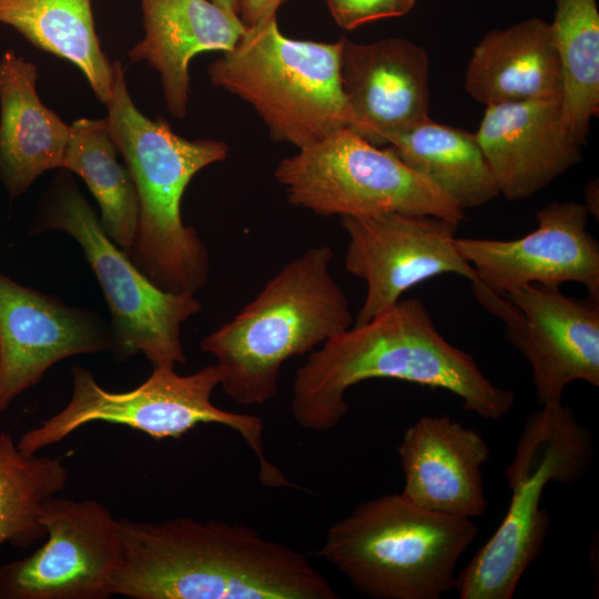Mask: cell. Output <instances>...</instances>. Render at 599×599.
I'll list each match as a JSON object with an SVG mask.
<instances>
[{"label":"cell","mask_w":599,"mask_h":599,"mask_svg":"<svg viewBox=\"0 0 599 599\" xmlns=\"http://www.w3.org/2000/svg\"><path fill=\"white\" fill-rule=\"evenodd\" d=\"M478 528L424 509L402 494L363 502L327 530L315 556L374 599H438L456 588L457 566Z\"/></svg>","instance_id":"5b68a950"},{"label":"cell","mask_w":599,"mask_h":599,"mask_svg":"<svg viewBox=\"0 0 599 599\" xmlns=\"http://www.w3.org/2000/svg\"><path fill=\"white\" fill-rule=\"evenodd\" d=\"M465 89L486 105L561 101L564 81L550 22L529 18L486 33L470 55Z\"/></svg>","instance_id":"44dd1931"},{"label":"cell","mask_w":599,"mask_h":599,"mask_svg":"<svg viewBox=\"0 0 599 599\" xmlns=\"http://www.w3.org/2000/svg\"><path fill=\"white\" fill-rule=\"evenodd\" d=\"M341 83L349 128L374 145L428 119L426 51L403 38L372 43L341 38Z\"/></svg>","instance_id":"2e32d148"},{"label":"cell","mask_w":599,"mask_h":599,"mask_svg":"<svg viewBox=\"0 0 599 599\" xmlns=\"http://www.w3.org/2000/svg\"><path fill=\"white\" fill-rule=\"evenodd\" d=\"M71 376L69 403L17 441L23 454H37L94 422L128 426L156 439L180 437L200 424H219L237 432L252 449L264 486H293L265 455L262 419L227 412L212 403V394L220 385L215 363L186 376L179 375L175 368L155 367L140 386L126 392L103 388L93 374L81 366H72Z\"/></svg>","instance_id":"ba28073f"},{"label":"cell","mask_w":599,"mask_h":599,"mask_svg":"<svg viewBox=\"0 0 599 599\" xmlns=\"http://www.w3.org/2000/svg\"><path fill=\"white\" fill-rule=\"evenodd\" d=\"M285 1H287V0H283V2H285Z\"/></svg>","instance_id":"4dcf8cb0"},{"label":"cell","mask_w":599,"mask_h":599,"mask_svg":"<svg viewBox=\"0 0 599 599\" xmlns=\"http://www.w3.org/2000/svg\"><path fill=\"white\" fill-rule=\"evenodd\" d=\"M227 13L240 18L238 16V0H211Z\"/></svg>","instance_id":"f546056e"},{"label":"cell","mask_w":599,"mask_h":599,"mask_svg":"<svg viewBox=\"0 0 599 599\" xmlns=\"http://www.w3.org/2000/svg\"><path fill=\"white\" fill-rule=\"evenodd\" d=\"M335 22L345 30L408 13L416 0H326Z\"/></svg>","instance_id":"4316f807"},{"label":"cell","mask_w":599,"mask_h":599,"mask_svg":"<svg viewBox=\"0 0 599 599\" xmlns=\"http://www.w3.org/2000/svg\"><path fill=\"white\" fill-rule=\"evenodd\" d=\"M144 37L128 53L160 75L165 105L179 120L186 116L191 60L207 51L226 52L245 27L240 18L211 0H139Z\"/></svg>","instance_id":"d6986e66"},{"label":"cell","mask_w":599,"mask_h":599,"mask_svg":"<svg viewBox=\"0 0 599 599\" xmlns=\"http://www.w3.org/2000/svg\"><path fill=\"white\" fill-rule=\"evenodd\" d=\"M48 539L0 566V599H105L121 560L120 519L102 504L58 496L42 509Z\"/></svg>","instance_id":"7c38bea8"},{"label":"cell","mask_w":599,"mask_h":599,"mask_svg":"<svg viewBox=\"0 0 599 599\" xmlns=\"http://www.w3.org/2000/svg\"><path fill=\"white\" fill-rule=\"evenodd\" d=\"M475 135L499 194L509 201L532 196L581 160L582 144L561 101L487 105Z\"/></svg>","instance_id":"e0dca14e"},{"label":"cell","mask_w":599,"mask_h":599,"mask_svg":"<svg viewBox=\"0 0 599 599\" xmlns=\"http://www.w3.org/2000/svg\"><path fill=\"white\" fill-rule=\"evenodd\" d=\"M598 181L593 180L585 186V203L583 205L588 210L589 214L596 215L598 219Z\"/></svg>","instance_id":"f1b7e54d"},{"label":"cell","mask_w":599,"mask_h":599,"mask_svg":"<svg viewBox=\"0 0 599 599\" xmlns=\"http://www.w3.org/2000/svg\"><path fill=\"white\" fill-rule=\"evenodd\" d=\"M477 301L506 326L526 358L541 405L561 402L573 382L599 386V300L566 296L558 286L529 284L507 294L471 285Z\"/></svg>","instance_id":"8fae6325"},{"label":"cell","mask_w":599,"mask_h":599,"mask_svg":"<svg viewBox=\"0 0 599 599\" xmlns=\"http://www.w3.org/2000/svg\"><path fill=\"white\" fill-rule=\"evenodd\" d=\"M386 146L461 210L499 195L476 135L463 129L428 119L393 136Z\"/></svg>","instance_id":"603a6c76"},{"label":"cell","mask_w":599,"mask_h":599,"mask_svg":"<svg viewBox=\"0 0 599 599\" xmlns=\"http://www.w3.org/2000/svg\"><path fill=\"white\" fill-rule=\"evenodd\" d=\"M70 128L61 169L84 181L99 205L103 231L128 253L134 241L139 202L131 173L118 160L108 119L82 118Z\"/></svg>","instance_id":"cb8c5ba5"},{"label":"cell","mask_w":599,"mask_h":599,"mask_svg":"<svg viewBox=\"0 0 599 599\" xmlns=\"http://www.w3.org/2000/svg\"><path fill=\"white\" fill-rule=\"evenodd\" d=\"M589 212L573 201L551 202L536 214L537 227L516 240L456 238L478 283L496 294L529 284L579 283L599 300V243L588 232Z\"/></svg>","instance_id":"5bb4252c"},{"label":"cell","mask_w":599,"mask_h":599,"mask_svg":"<svg viewBox=\"0 0 599 599\" xmlns=\"http://www.w3.org/2000/svg\"><path fill=\"white\" fill-rule=\"evenodd\" d=\"M459 223L423 214L389 212L343 216L348 235L345 267L366 282L365 301L353 326L394 306L410 287L441 274L478 283L456 245Z\"/></svg>","instance_id":"4fadbf2b"},{"label":"cell","mask_w":599,"mask_h":599,"mask_svg":"<svg viewBox=\"0 0 599 599\" xmlns=\"http://www.w3.org/2000/svg\"><path fill=\"white\" fill-rule=\"evenodd\" d=\"M110 325L0 273V414L58 362L111 351Z\"/></svg>","instance_id":"9a60e30c"},{"label":"cell","mask_w":599,"mask_h":599,"mask_svg":"<svg viewBox=\"0 0 599 599\" xmlns=\"http://www.w3.org/2000/svg\"><path fill=\"white\" fill-rule=\"evenodd\" d=\"M274 175L291 204L322 216L399 212L457 223L465 217L389 146L374 145L348 128L283 159Z\"/></svg>","instance_id":"30bf717a"},{"label":"cell","mask_w":599,"mask_h":599,"mask_svg":"<svg viewBox=\"0 0 599 599\" xmlns=\"http://www.w3.org/2000/svg\"><path fill=\"white\" fill-rule=\"evenodd\" d=\"M334 252L313 246L271 277L232 319L200 342L223 392L241 405H264L282 366L351 328L348 298L331 273Z\"/></svg>","instance_id":"277c9868"},{"label":"cell","mask_w":599,"mask_h":599,"mask_svg":"<svg viewBox=\"0 0 599 599\" xmlns=\"http://www.w3.org/2000/svg\"><path fill=\"white\" fill-rule=\"evenodd\" d=\"M525 422L505 469L508 509L493 536L457 575L460 599H510L526 569L542 552L550 516L541 508L545 487L581 479L592 458V439L562 402L541 405Z\"/></svg>","instance_id":"52a82bcc"},{"label":"cell","mask_w":599,"mask_h":599,"mask_svg":"<svg viewBox=\"0 0 599 599\" xmlns=\"http://www.w3.org/2000/svg\"><path fill=\"white\" fill-rule=\"evenodd\" d=\"M111 139L134 182L139 217L126 253L156 286L195 294L210 276V256L199 233L185 225L181 203L191 180L226 159L229 145L214 139H185L161 118L145 116L129 92L122 62L113 61L105 103Z\"/></svg>","instance_id":"3957f363"},{"label":"cell","mask_w":599,"mask_h":599,"mask_svg":"<svg viewBox=\"0 0 599 599\" xmlns=\"http://www.w3.org/2000/svg\"><path fill=\"white\" fill-rule=\"evenodd\" d=\"M407 500L424 509L473 519L487 501L483 467L490 449L474 429L448 415L423 416L405 430L398 446Z\"/></svg>","instance_id":"ac0fdd59"},{"label":"cell","mask_w":599,"mask_h":599,"mask_svg":"<svg viewBox=\"0 0 599 599\" xmlns=\"http://www.w3.org/2000/svg\"><path fill=\"white\" fill-rule=\"evenodd\" d=\"M550 23L562 81L564 118L583 144L599 112V10L596 0H555Z\"/></svg>","instance_id":"d4e9b609"},{"label":"cell","mask_w":599,"mask_h":599,"mask_svg":"<svg viewBox=\"0 0 599 599\" xmlns=\"http://www.w3.org/2000/svg\"><path fill=\"white\" fill-rule=\"evenodd\" d=\"M37 79L35 63L13 50L0 58V181L10 199L61 169L70 139V124L40 100Z\"/></svg>","instance_id":"ffe728a7"},{"label":"cell","mask_w":599,"mask_h":599,"mask_svg":"<svg viewBox=\"0 0 599 599\" xmlns=\"http://www.w3.org/2000/svg\"><path fill=\"white\" fill-rule=\"evenodd\" d=\"M0 23L38 49L73 63L97 98L108 102L113 61L100 44L91 0H0Z\"/></svg>","instance_id":"7402d4cb"},{"label":"cell","mask_w":599,"mask_h":599,"mask_svg":"<svg viewBox=\"0 0 599 599\" xmlns=\"http://www.w3.org/2000/svg\"><path fill=\"white\" fill-rule=\"evenodd\" d=\"M372 378L447 390L466 410L488 420L502 418L516 402L510 389L484 375L473 356L447 342L424 304L410 297L309 354L294 378L293 418L308 430L334 428L349 409L348 388Z\"/></svg>","instance_id":"7a4b0ae2"},{"label":"cell","mask_w":599,"mask_h":599,"mask_svg":"<svg viewBox=\"0 0 599 599\" xmlns=\"http://www.w3.org/2000/svg\"><path fill=\"white\" fill-rule=\"evenodd\" d=\"M69 481L61 458L27 455L7 432H0V545L27 548L47 535L44 504Z\"/></svg>","instance_id":"484cf974"},{"label":"cell","mask_w":599,"mask_h":599,"mask_svg":"<svg viewBox=\"0 0 599 599\" xmlns=\"http://www.w3.org/2000/svg\"><path fill=\"white\" fill-rule=\"evenodd\" d=\"M341 49V39L288 38L274 17L245 28L237 43L209 67V75L212 84L250 103L272 139L303 149L349 128Z\"/></svg>","instance_id":"8992f818"},{"label":"cell","mask_w":599,"mask_h":599,"mask_svg":"<svg viewBox=\"0 0 599 599\" xmlns=\"http://www.w3.org/2000/svg\"><path fill=\"white\" fill-rule=\"evenodd\" d=\"M113 595L130 599H337L301 552L245 525L120 519Z\"/></svg>","instance_id":"6da1fadb"},{"label":"cell","mask_w":599,"mask_h":599,"mask_svg":"<svg viewBox=\"0 0 599 599\" xmlns=\"http://www.w3.org/2000/svg\"><path fill=\"white\" fill-rule=\"evenodd\" d=\"M61 231L81 247L104 294L118 359L143 354L152 367L186 363L182 325L202 309L194 294L156 286L103 231L97 213L69 173L54 177L31 227L32 234Z\"/></svg>","instance_id":"9c48e42d"},{"label":"cell","mask_w":599,"mask_h":599,"mask_svg":"<svg viewBox=\"0 0 599 599\" xmlns=\"http://www.w3.org/2000/svg\"><path fill=\"white\" fill-rule=\"evenodd\" d=\"M283 0H238V16L245 28L256 27L274 17Z\"/></svg>","instance_id":"83f0119b"}]
</instances>
